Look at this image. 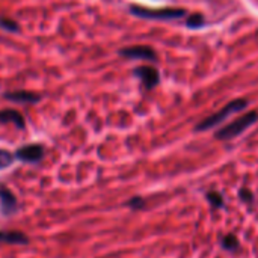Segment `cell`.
Listing matches in <instances>:
<instances>
[{
  "instance_id": "cell-6",
  "label": "cell",
  "mask_w": 258,
  "mask_h": 258,
  "mask_svg": "<svg viewBox=\"0 0 258 258\" xmlns=\"http://www.w3.org/2000/svg\"><path fill=\"white\" fill-rule=\"evenodd\" d=\"M3 98L14 101V103H21V104H36L41 101V94L32 92V91H11L5 92Z\"/></svg>"
},
{
  "instance_id": "cell-11",
  "label": "cell",
  "mask_w": 258,
  "mask_h": 258,
  "mask_svg": "<svg viewBox=\"0 0 258 258\" xmlns=\"http://www.w3.org/2000/svg\"><path fill=\"white\" fill-rule=\"evenodd\" d=\"M0 29H3L6 32H11V33H17V32H20V24L12 18L0 17Z\"/></svg>"
},
{
  "instance_id": "cell-16",
  "label": "cell",
  "mask_w": 258,
  "mask_h": 258,
  "mask_svg": "<svg viewBox=\"0 0 258 258\" xmlns=\"http://www.w3.org/2000/svg\"><path fill=\"white\" fill-rule=\"evenodd\" d=\"M127 206H128L130 209H133V210H139V209H144V207H145V203H144L142 198L135 197V198H132V200L127 203Z\"/></svg>"
},
{
  "instance_id": "cell-4",
  "label": "cell",
  "mask_w": 258,
  "mask_h": 258,
  "mask_svg": "<svg viewBox=\"0 0 258 258\" xmlns=\"http://www.w3.org/2000/svg\"><path fill=\"white\" fill-rule=\"evenodd\" d=\"M44 154H45V148L41 144H29L18 148L14 156L17 160L24 163H38L39 160H42Z\"/></svg>"
},
{
  "instance_id": "cell-7",
  "label": "cell",
  "mask_w": 258,
  "mask_h": 258,
  "mask_svg": "<svg viewBox=\"0 0 258 258\" xmlns=\"http://www.w3.org/2000/svg\"><path fill=\"white\" fill-rule=\"evenodd\" d=\"M135 76L139 77L147 88H154L160 82V76L153 67H138L135 70Z\"/></svg>"
},
{
  "instance_id": "cell-13",
  "label": "cell",
  "mask_w": 258,
  "mask_h": 258,
  "mask_svg": "<svg viewBox=\"0 0 258 258\" xmlns=\"http://www.w3.org/2000/svg\"><path fill=\"white\" fill-rule=\"evenodd\" d=\"M15 156H12L6 150H0V168H8L14 162Z\"/></svg>"
},
{
  "instance_id": "cell-10",
  "label": "cell",
  "mask_w": 258,
  "mask_h": 258,
  "mask_svg": "<svg viewBox=\"0 0 258 258\" xmlns=\"http://www.w3.org/2000/svg\"><path fill=\"white\" fill-rule=\"evenodd\" d=\"M0 242H6V243H27V237L26 234L20 233V231H3L0 230Z\"/></svg>"
},
{
  "instance_id": "cell-12",
  "label": "cell",
  "mask_w": 258,
  "mask_h": 258,
  "mask_svg": "<svg viewBox=\"0 0 258 258\" xmlns=\"http://www.w3.org/2000/svg\"><path fill=\"white\" fill-rule=\"evenodd\" d=\"M207 200H209V203H210L213 207H222V206H224V198H222V195L218 194V192H209V194H207Z\"/></svg>"
},
{
  "instance_id": "cell-17",
  "label": "cell",
  "mask_w": 258,
  "mask_h": 258,
  "mask_svg": "<svg viewBox=\"0 0 258 258\" xmlns=\"http://www.w3.org/2000/svg\"><path fill=\"white\" fill-rule=\"evenodd\" d=\"M240 197L243 198V201H251L252 200V194L248 189H242L240 190Z\"/></svg>"
},
{
  "instance_id": "cell-5",
  "label": "cell",
  "mask_w": 258,
  "mask_h": 258,
  "mask_svg": "<svg viewBox=\"0 0 258 258\" xmlns=\"http://www.w3.org/2000/svg\"><path fill=\"white\" fill-rule=\"evenodd\" d=\"M119 54L128 59H145V60H156V53L151 47L147 45H133L119 50Z\"/></svg>"
},
{
  "instance_id": "cell-2",
  "label": "cell",
  "mask_w": 258,
  "mask_h": 258,
  "mask_svg": "<svg viewBox=\"0 0 258 258\" xmlns=\"http://www.w3.org/2000/svg\"><path fill=\"white\" fill-rule=\"evenodd\" d=\"M246 106H248V101L246 100H234V101L228 103L219 112H216L215 115H212V116L206 118L204 121H201L197 125V132H206V130H210L213 127H216L218 124H221L222 121H225L234 112H239L242 109H246Z\"/></svg>"
},
{
  "instance_id": "cell-3",
  "label": "cell",
  "mask_w": 258,
  "mask_h": 258,
  "mask_svg": "<svg viewBox=\"0 0 258 258\" xmlns=\"http://www.w3.org/2000/svg\"><path fill=\"white\" fill-rule=\"evenodd\" d=\"M130 12L136 17L145 20H177L186 15L184 9H174V8H163V9H148L144 6L133 5L130 6Z\"/></svg>"
},
{
  "instance_id": "cell-15",
  "label": "cell",
  "mask_w": 258,
  "mask_h": 258,
  "mask_svg": "<svg viewBox=\"0 0 258 258\" xmlns=\"http://www.w3.org/2000/svg\"><path fill=\"white\" fill-rule=\"evenodd\" d=\"M222 245H224V248H225V249H236V248L239 246V240H237V237H236V236L230 234V236H227V237L224 239Z\"/></svg>"
},
{
  "instance_id": "cell-1",
  "label": "cell",
  "mask_w": 258,
  "mask_h": 258,
  "mask_svg": "<svg viewBox=\"0 0 258 258\" xmlns=\"http://www.w3.org/2000/svg\"><path fill=\"white\" fill-rule=\"evenodd\" d=\"M258 121V113L257 112H248L246 115L237 118L236 121H233L231 124L222 127L221 130L216 132V139H221V141H230V139H234L237 138L239 135H242L245 130H248L251 125H254Z\"/></svg>"
},
{
  "instance_id": "cell-9",
  "label": "cell",
  "mask_w": 258,
  "mask_h": 258,
  "mask_svg": "<svg viewBox=\"0 0 258 258\" xmlns=\"http://www.w3.org/2000/svg\"><path fill=\"white\" fill-rule=\"evenodd\" d=\"M0 124H14L18 130H23L26 127L23 115L15 109L0 110Z\"/></svg>"
},
{
  "instance_id": "cell-8",
  "label": "cell",
  "mask_w": 258,
  "mask_h": 258,
  "mask_svg": "<svg viewBox=\"0 0 258 258\" xmlns=\"http://www.w3.org/2000/svg\"><path fill=\"white\" fill-rule=\"evenodd\" d=\"M17 207H18V204H17L15 195L9 189L0 186V210H2V213L5 216H8V215L14 213L17 210Z\"/></svg>"
},
{
  "instance_id": "cell-14",
  "label": "cell",
  "mask_w": 258,
  "mask_h": 258,
  "mask_svg": "<svg viewBox=\"0 0 258 258\" xmlns=\"http://www.w3.org/2000/svg\"><path fill=\"white\" fill-rule=\"evenodd\" d=\"M189 27H201L204 24V17L200 15V14H195V15H190L187 18V23H186Z\"/></svg>"
}]
</instances>
